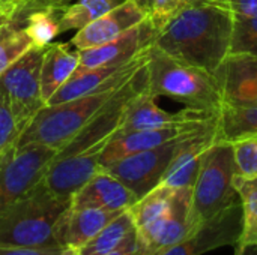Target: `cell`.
I'll return each mask as SVG.
<instances>
[{
    "label": "cell",
    "mask_w": 257,
    "mask_h": 255,
    "mask_svg": "<svg viewBox=\"0 0 257 255\" xmlns=\"http://www.w3.org/2000/svg\"><path fill=\"white\" fill-rule=\"evenodd\" d=\"M233 14L226 6L182 5L158 30L154 45L166 54L215 72L229 54Z\"/></svg>",
    "instance_id": "cell-1"
},
{
    "label": "cell",
    "mask_w": 257,
    "mask_h": 255,
    "mask_svg": "<svg viewBox=\"0 0 257 255\" xmlns=\"http://www.w3.org/2000/svg\"><path fill=\"white\" fill-rule=\"evenodd\" d=\"M148 90L152 96H166L187 108L218 113L223 101L212 72L181 62L155 45L149 48Z\"/></svg>",
    "instance_id": "cell-2"
},
{
    "label": "cell",
    "mask_w": 257,
    "mask_h": 255,
    "mask_svg": "<svg viewBox=\"0 0 257 255\" xmlns=\"http://www.w3.org/2000/svg\"><path fill=\"white\" fill-rule=\"evenodd\" d=\"M69 206L71 200L56 197L41 180L0 215V245L24 248L59 246L56 225Z\"/></svg>",
    "instance_id": "cell-3"
},
{
    "label": "cell",
    "mask_w": 257,
    "mask_h": 255,
    "mask_svg": "<svg viewBox=\"0 0 257 255\" xmlns=\"http://www.w3.org/2000/svg\"><path fill=\"white\" fill-rule=\"evenodd\" d=\"M120 86H111L68 102L42 107L29 126L20 134L15 146L26 147L41 144L60 150L78 134V131Z\"/></svg>",
    "instance_id": "cell-4"
},
{
    "label": "cell",
    "mask_w": 257,
    "mask_h": 255,
    "mask_svg": "<svg viewBox=\"0 0 257 255\" xmlns=\"http://www.w3.org/2000/svg\"><path fill=\"white\" fill-rule=\"evenodd\" d=\"M233 177L232 143L215 141L205 152L199 176L191 189L190 224L193 228H199L203 222L239 201Z\"/></svg>",
    "instance_id": "cell-5"
},
{
    "label": "cell",
    "mask_w": 257,
    "mask_h": 255,
    "mask_svg": "<svg viewBox=\"0 0 257 255\" xmlns=\"http://www.w3.org/2000/svg\"><path fill=\"white\" fill-rule=\"evenodd\" d=\"M149 86L148 80V62L134 72L131 78H128L110 98L104 102V105L92 116V119L78 131V134L63 146L57 158L72 156L77 153L89 152V150H101L105 143L117 132L125 108L128 102L136 98L139 93L146 90Z\"/></svg>",
    "instance_id": "cell-6"
},
{
    "label": "cell",
    "mask_w": 257,
    "mask_h": 255,
    "mask_svg": "<svg viewBox=\"0 0 257 255\" xmlns=\"http://www.w3.org/2000/svg\"><path fill=\"white\" fill-rule=\"evenodd\" d=\"M45 48L32 47L0 75V95L15 117L20 134L45 107L41 96V65Z\"/></svg>",
    "instance_id": "cell-7"
},
{
    "label": "cell",
    "mask_w": 257,
    "mask_h": 255,
    "mask_svg": "<svg viewBox=\"0 0 257 255\" xmlns=\"http://www.w3.org/2000/svg\"><path fill=\"white\" fill-rule=\"evenodd\" d=\"M57 153L53 147H17L15 143L0 153V215L41 182Z\"/></svg>",
    "instance_id": "cell-8"
},
{
    "label": "cell",
    "mask_w": 257,
    "mask_h": 255,
    "mask_svg": "<svg viewBox=\"0 0 257 255\" xmlns=\"http://www.w3.org/2000/svg\"><path fill=\"white\" fill-rule=\"evenodd\" d=\"M185 138L173 140L161 146L128 155L110 164L104 170L120 180L137 195V198H140L160 185L170 161Z\"/></svg>",
    "instance_id": "cell-9"
},
{
    "label": "cell",
    "mask_w": 257,
    "mask_h": 255,
    "mask_svg": "<svg viewBox=\"0 0 257 255\" xmlns=\"http://www.w3.org/2000/svg\"><path fill=\"white\" fill-rule=\"evenodd\" d=\"M217 117H218V114L208 117V119L191 120V122L178 123V125H172V126L113 135L99 152V165L104 170L110 164H113L128 155L139 153V152L161 146V144L173 141V140L191 137V135L197 134L199 131H202L206 125H209Z\"/></svg>",
    "instance_id": "cell-10"
},
{
    "label": "cell",
    "mask_w": 257,
    "mask_h": 255,
    "mask_svg": "<svg viewBox=\"0 0 257 255\" xmlns=\"http://www.w3.org/2000/svg\"><path fill=\"white\" fill-rule=\"evenodd\" d=\"M190 204L191 189H175L169 212L151 227L136 231L137 255H158L191 236L197 228L190 224Z\"/></svg>",
    "instance_id": "cell-11"
},
{
    "label": "cell",
    "mask_w": 257,
    "mask_h": 255,
    "mask_svg": "<svg viewBox=\"0 0 257 255\" xmlns=\"http://www.w3.org/2000/svg\"><path fill=\"white\" fill-rule=\"evenodd\" d=\"M241 231L242 210L241 203L238 201L203 222L185 240L164 249L158 255H202L223 246H236Z\"/></svg>",
    "instance_id": "cell-12"
},
{
    "label": "cell",
    "mask_w": 257,
    "mask_h": 255,
    "mask_svg": "<svg viewBox=\"0 0 257 255\" xmlns=\"http://www.w3.org/2000/svg\"><path fill=\"white\" fill-rule=\"evenodd\" d=\"M158 27L148 15L142 23L128 29L117 38L87 50L78 51V68H95L101 65L125 63L143 50L154 45Z\"/></svg>",
    "instance_id": "cell-13"
},
{
    "label": "cell",
    "mask_w": 257,
    "mask_h": 255,
    "mask_svg": "<svg viewBox=\"0 0 257 255\" xmlns=\"http://www.w3.org/2000/svg\"><path fill=\"white\" fill-rule=\"evenodd\" d=\"M99 152L89 150L72 156L54 158L41 179L47 189L59 198L71 200L95 174L102 168L99 165Z\"/></svg>",
    "instance_id": "cell-14"
},
{
    "label": "cell",
    "mask_w": 257,
    "mask_h": 255,
    "mask_svg": "<svg viewBox=\"0 0 257 255\" xmlns=\"http://www.w3.org/2000/svg\"><path fill=\"white\" fill-rule=\"evenodd\" d=\"M218 117L197 134L185 138L170 161L160 185L172 189H193L205 152L215 143Z\"/></svg>",
    "instance_id": "cell-15"
},
{
    "label": "cell",
    "mask_w": 257,
    "mask_h": 255,
    "mask_svg": "<svg viewBox=\"0 0 257 255\" xmlns=\"http://www.w3.org/2000/svg\"><path fill=\"white\" fill-rule=\"evenodd\" d=\"M223 105L257 104V57L227 54L214 72Z\"/></svg>",
    "instance_id": "cell-16"
},
{
    "label": "cell",
    "mask_w": 257,
    "mask_h": 255,
    "mask_svg": "<svg viewBox=\"0 0 257 255\" xmlns=\"http://www.w3.org/2000/svg\"><path fill=\"white\" fill-rule=\"evenodd\" d=\"M218 113L197 111L187 107L179 113H167L157 104V98L152 96L146 89L128 102L122 123L114 135L134 132V131L157 129V128L172 126V125L199 120V119H208Z\"/></svg>",
    "instance_id": "cell-17"
},
{
    "label": "cell",
    "mask_w": 257,
    "mask_h": 255,
    "mask_svg": "<svg viewBox=\"0 0 257 255\" xmlns=\"http://www.w3.org/2000/svg\"><path fill=\"white\" fill-rule=\"evenodd\" d=\"M146 17L148 14L139 5H136L133 0H126L120 6L111 9L110 12L80 29L69 41V45L78 51L102 45L117 38L128 29L137 26Z\"/></svg>",
    "instance_id": "cell-18"
},
{
    "label": "cell",
    "mask_w": 257,
    "mask_h": 255,
    "mask_svg": "<svg viewBox=\"0 0 257 255\" xmlns=\"http://www.w3.org/2000/svg\"><path fill=\"white\" fill-rule=\"evenodd\" d=\"M137 200V195L130 188L105 170H101L72 195L71 207H93L111 212H125Z\"/></svg>",
    "instance_id": "cell-19"
},
{
    "label": "cell",
    "mask_w": 257,
    "mask_h": 255,
    "mask_svg": "<svg viewBox=\"0 0 257 255\" xmlns=\"http://www.w3.org/2000/svg\"><path fill=\"white\" fill-rule=\"evenodd\" d=\"M122 212H111L93 207H68L56 225V239L62 248L81 249L86 246L111 219Z\"/></svg>",
    "instance_id": "cell-20"
},
{
    "label": "cell",
    "mask_w": 257,
    "mask_h": 255,
    "mask_svg": "<svg viewBox=\"0 0 257 255\" xmlns=\"http://www.w3.org/2000/svg\"><path fill=\"white\" fill-rule=\"evenodd\" d=\"M78 68V50L69 44H50L45 47L41 65V96L47 105L48 99L68 81Z\"/></svg>",
    "instance_id": "cell-21"
},
{
    "label": "cell",
    "mask_w": 257,
    "mask_h": 255,
    "mask_svg": "<svg viewBox=\"0 0 257 255\" xmlns=\"http://www.w3.org/2000/svg\"><path fill=\"white\" fill-rule=\"evenodd\" d=\"M250 135H257V104L221 105L215 141L233 143Z\"/></svg>",
    "instance_id": "cell-22"
},
{
    "label": "cell",
    "mask_w": 257,
    "mask_h": 255,
    "mask_svg": "<svg viewBox=\"0 0 257 255\" xmlns=\"http://www.w3.org/2000/svg\"><path fill=\"white\" fill-rule=\"evenodd\" d=\"M126 0H77L74 3L60 5L59 8V30H80L111 9L120 6Z\"/></svg>",
    "instance_id": "cell-23"
},
{
    "label": "cell",
    "mask_w": 257,
    "mask_h": 255,
    "mask_svg": "<svg viewBox=\"0 0 257 255\" xmlns=\"http://www.w3.org/2000/svg\"><path fill=\"white\" fill-rule=\"evenodd\" d=\"M175 189L158 185L146 195L140 197L128 210L136 225V231L145 230L160 221L170 209Z\"/></svg>",
    "instance_id": "cell-24"
},
{
    "label": "cell",
    "mask_w": 257,
    "mask_h": 255,
    "mask_svg": "<svg viewBox=\"0 0 257 255\" xmlns=\"http://www.w3.org/2000/svg\"><path fill=\"white\" fill-rule=\"evenodd\" d=\"M133 231H136L134 221L130 210L119 213L111 219L86 246L80 249L81 255H107L114 251Z\"/></svg>",
    "instance_id": "cell-25"
},
{
    "label": "cell",
    "mask_w": 257,
    "mask_h": 255,
    "mask_svg": "<svg viewBox=\"0 0 257 255\" xmlns=\"http://www.w3.org/2000/svg\"><path fill=\"white\" fill-rule=\"evenodd\" d=\"M21 15L17 9L14 17L0 30V75L33 45L24 27H18Z\"/></svg>",
    "instance_id": "cell-26"
},
{
    "label": "cell",
    "mask_w": 257,
    "mask_h": 255,
    "mask_svg": "<svg viewBox=\"0 0 257 255\" xmlns=\"http://www.w3.org/2000/svg\"><path fill=\"white\" fill-rule=\"evenodd\" d=\"M233 186L242 210V231L238 245L253 243L257 239V177L245 179L235 174Z\"/></svg>",
    "instance_id": "cell-27"
},
{
    "label": "cell",
    "mask_w": 257,
    "mask_h": 255,
    "mask_svg": "<svg viewBox=\"0 0 257 255\" xmlns=\"http://www.w3.org/2000/svg\"><path fill=\"white\" fill-rule=\"evenodd\" d=\"M39 9H32L26 18V32L30 36L35 47L45 48L50 45L57 35L59 30V14L57 6L53 5H39Z\"/></svg>",
    "instance_id": "cell-28"
},
{
    "label": "cell",
    "mask_w": 257,
    "mask_h": 255,
    "mask_svg": "<svg viewBox=\"0 0 257 255\" xmlns=\"http://www.w3.org/2000/svg\"><path fill=\"white\" fill-rule=\"evenodd\" d=\"M229 54H247L257 57V17L233 15Z\"/></svg>",
    "instance_id": "cell-29"
},
{
    "label": "cell",
    "mask_w": 257,
    "mask_h": 255,
    "mask_svg": "<svg viewBox=\"0 0 257 255\" xmlns=\"http://www.w3.org/2000/svg\"><path fill=\"white\" fill-rule=\"evenodd\" d=\"M232 147L235 174L245 179L257 177V135L239 138L232 143Z\"/></svg>",
    "instance_id": "cell-30"
},
{
    "label": "cell",
    "mask_w": 257,
    "mask_h": 255,
    "mask_svg": "<svg viewBox=\"0 0 257 255\" xmlns=\"http://www.w3.org/2000/svg\"><path fill=\"white\" fill-rule=\"evenodd\" d=\"M20 137V131L9 104L0 95V153L12 146Z\"/></svg>",
    "instance_id": "cell-31"
},
{
    "label": "cell",
    "mask_w": 257,
    "mask_h": 255,
    "mask_svg": "<svg viewBox=\"0 0 257 255\" xmlns=\"http://www.w3.org/2000/svg\"><path fill=\"white\" fill-rule=\"evenodd\" d=\"M181 8V0H152V9H151V20L154 24L160 27Z\"/></svg>",
    "instance_id": "cell-32"
},
{
    "label": "cell",
    "mask_w": 257,
    "mask_h": 255,
    "mask_svg": "<svg viewBox=\"0 0 257 255\" xmlns=\"http://www.w3.org/2000/svg\"><path fill=\"white\" fill-rule=\"evenodd\" d=\"M60 246H45V248H24V246H8L0 245V255H59Z\"/></svg>",
    "instance_id": "cell-33"
},
{
    "label": "cell",
    "mask_w": 257,
    "mask_h": 255,
    "mask_svg": "<svg viewBox=\"0 0 257 255\" xmlns=\"http://www.w3.org/2000/svg\"><path fill=\"white\" fill-rule=\"evenodd\" d=\"M229 9L236 17H257V0H229Z\"/></svg>",
    "instance_id": "cell-34"
},
{
    "label": "cell",
    "mask_w": 257,
    "mask_h": 255,
    "mask_svg": "<svg viewBox=\"0 0 257 255\" xmlns=\"http://www.w3.org/2000/svg\"><path fill=\"white\" fill-rule=\"evenodd\" d=\"M139 251V242H137V233L133 231L114 251L107 255H137Z\"/></svg>",
    "instance_id": "cell-35"
},
{
    "label": "cell",
    "mask_w": 257,
    "mask_h": 255,
    "mask_svg": "<svg viewBox=\"0 0 257 255\" xmlns=\"http://www.w3.org/2000/svg\"><path fill=\"white\" fill-rule=\"evenodd\" d=\"M17 9H18V6H14V5H3V6H0V30L14 17Z\"/></svg>",
    "instance_id": "cell-36"
},
{
    "label": "cell",
    "mask_w": 257,
    "mask_h": 255,
    "mask_svg": "<svg viewBox=\"0 0 257 255\" xmlns=\"http://www.w3.org/2000/svg\"><path fill=\"white\" fill-rule=\"evenodd\" d=\"M235 255H257V245L247 243V245H236Z\"/></svg>",
    "instance_id": "cell-37"
},
{
    "label": "cell",
    "mask_w": 257,
    "mask_h": 255,
    "mask_svg": "<svg viewBox=\"0 0 257 255\" xmlns=\"http://www.w3.org/2000/svg\"><path fill=\"white\" fill-rule=\"evenodd\" d=\"M194 3H209V5H218V6L229 8V0H181V6L182 5H194Z\"/></svg>",
    "instance_id": "cell-38"
},
{
    "label": "cell",
    "mask_w": 257,
    "mask_h": 255,
    "mask_svg": "<svg viewBox=\"0 0 257 255\" xmlns=\"http://www.w3.org/2000/svg\"><path fill=\"white\" fill-rule=\"evenodd\" d=\"M36 5H53V6H60V5H66L71 0H32Z\"/></svg>",
    "instance_id": "cell-39"
},
{
    "label": "cell",
    "mask_w": 257,
    "mask_h": 255,
    "mask_svg": "<svg viewBox=\"0 0 257 255\" xmlns=\"http://www.w3.org/2000/svg\"><path fill=\"white\" fill-rule=\"evenodd\" d=\"M136 5H139L148 15L151 14V9H152V0H133Z\"/></svg>",
    "instance_id": "cell-40"
},
{
    "label": "cell",
    "mask_w": 257,
    "mask_h": 255,
    "mask_svg": "<svg viewBox=\"0 0 257 255\" xmlns=\"http://www.w3.org/2000/svg\"><path fill=\"white\" fill-rule=\"evenodd\" d=\"M2 3H5V5H14V6H24L26 3H29V2H32V0H0Z\"/></svg>",
    "instance_id": "cell-41"
},
{
    "label": "cell",
    "mask_w": 257,
    "mask_h": 255,
    "mask_svg": "<svg viewBox=\"0 0 257 255\" xmlns=\"http://www.w3.org/2000/svg\"><path fill=\"white\" fill-rule=\"evenodd\" d=\"M59 255H81L78 249L75 248H62V251L59 252Z\"/></svg>",
    "instance_id": "cell-42"
},
{
    "label": "cell",
    "mask_w": 257,
    "mask_h": 255,
    "mask_svg": "<svg viewBox=\"0 0 257 255\" xmlns=\"http://www.w3.org/2000/svg\"><path fill=\"white\" fill-rule=\"evenodd\" d=\"M253 243H254V245H257V239H256V240H254V242H253Z\"/></svg>",
    "instance_id": "cell-43"
},
{
    "label": "cell",
    "mask_w": 257,
    "mask_h": 255,
    "mask_svg": "<svg viewBox=\"0 0 257 255\" xmlns=\"http://www.w3.org/2000/svg\"><path fill=\"white\" fill-rule=\"evenodd\" d=\"M3 5H5V3H2V2H0V6H3Z\"/></svg>",
    "instance_id": "cell-44"
}]
</instances>
